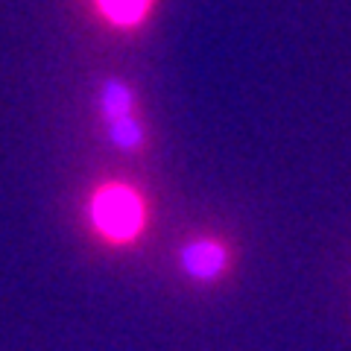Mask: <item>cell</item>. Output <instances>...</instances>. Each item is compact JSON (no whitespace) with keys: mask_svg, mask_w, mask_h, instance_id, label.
Masks as SVG:
<instances>
[{"mask_svg":"<svg viewBox=\"0 0 351 351\" xmlns=\"http://www.w3.org/2000/svg\"><path fill=\"white\" fill-rule=\"evenodd\" d=\"M100 108H103L106 123L135 114V97H132V88L126 82H120V80H108L103 85V94H100Z\"/></svg>","mask_w":351,"mask_h":351,"instance_id":"cell-4","label":"cell"},{"mask_svg":"<svg viewBox=\"0 0 351 351\" xmlns=\"http://www.w3.org/2000/svg\"><path fill=\"white\" fill-rule=\"evenodd\" d=\"M182 269L184 276H191L193 281H214L223 276L226 263H228V252L226 246L214 237H202L193 240L182 249Z\"/></svg>","mask_w":351,"mask_h":351,"instance_id":"cell-2","label":"cell"},{"mask_svg":"<svg viewBox=\"0 0 351 351\" xmlns=\"http://www.w3.org/2000/svg\"><path fill=\"white\" fill-rule=\"evenodd\" d=\"M108 135H112V144L114 147L132 152V149L144 147L147 132H144V123H138V120H135V114H129V117L112 120V123H108Z\"/></svg>","mask_w":351,"mask_h":351,"instance_id":"cell-5","label":"cell"},{"mask_svg":"<svg viewBox=\"0 0 351 351\" xmlns=\"http://www.w3.org/2000/svg\"><path fill=\"white\" fill-rule=\"evenodd\" d=\"M94 3L108 24H114L120 29H132L144 24L156 0H94Z\"/></svg>","mask_w":351,"mask_h":351,"instance_id":"cell-3","label":"cell"},{"mask_svg":"<svg viewBox=\"0 0 351 351\" xmlns=\"http://www.w3.org/2000/svg\"><path fill=\"white\" fill-rule=\"evenodd\" d=\"M88 217L97 234L108 243L126 246L138 240L147 226V202L126 182H106L91 193Z\"/></svg>","mask_w":351,"mask_h":351,"instance_id":"cell-1","label":"cell"}]
</instances>
